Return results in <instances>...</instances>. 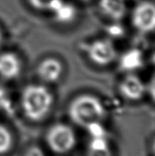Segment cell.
<instances>
[{
  "label": "cell",
  "mask_w": 155,
  "mask_h": 156,
  "mask_svg": "<svg viewBox=\"0 0 155 156\" xmlns=\"http://www.w3.org/2000/svg\"><path fill=\"white\" fill-rule=\"evenodd\" d=\"M54 95L43 84L32 83L23 89L20 105L26 118L32 121H41L54 105Z\"/></svg>",
  "instance_id": "obj_1"
},
{
  "label": "cell",
  "mask_w": 155,
  "mask_h": 156,
  "mask_svg": "<svg viewBox=\"0 0 155 156\" xmlns=\"http://www.w3.org/2000/svg\"><path fill=\"white\" fill-rule=\"evenodd\" d=\"M70 119L80 127L101 122L106 115L103 102L92 94H81L70 102L68 108Z\"/></svg>",
  "instance_id": "obj_2"
},
{
  "label": "cell",
  "mask_w": 155,
  "mask_h": 156,
  "mask_svg": "<svg viewBox=\"0 0 155 156\" xmlns=\"http://www.w3.org/2000/svg\"><path fill=\"white\" fill-rule=\"evenodd\" d=\"M46 143L53 152L65 154L73 150L76 145V135L68 124L58 123L49 128L46 134Z\"/></svg>",
  "instance_id": "obj_3"
},
{
  "label": "cell",
  "mask_w": 155,
  "mask_h": 156,
  "mask_svg": "<svg viewBox=\"0 0 155 156\" xmlns=\"http://www.w3.org/2000/svg\"><path fill=\"white\" fill-rule=\"evenodd\" d=\"M86 52L93 64L102 67L110 65L118 56L114 43L108 38H98L91 42Z\"/></svg>",
  "instance_id": "obj_4"
},
{
  "label": "cell",
  "mask_w": 155,
  "mask_h": 156,
  "mask_svg": "<svg viewBox=\"0 0 155 156\" xmlns=\"http://www.w3.org/2000/svg\"><path fill=\"white\" fill-rule=\"evenodd\" d=\"M133 28L143 34H149L155 28V7L153 2L143 1L138 3L131 14Z\"/></svg>",
  "instance_id": "obj_5"
},
{
  "label": "cell",
  "mask_w": 155,
  "mask_h": 156,
  "mask_svg": "<svg viewBox=\"0 0 155 156\" xmlns=\"http://www.w3.org/2000/svg\"><path fill=\"white\" fill-rule=\"evenodd\" d=\"M118 91L125 99L135 102L144 97L147 86L138 75L129 73L118 83Z\"/></svg>",
  "instance_id": "obj_6"
},
{
  "label": "cell",
  "mask_w": 155,
  "mask_h": 156,
  "mask_svg": "<svg viewBox=\"0 0 155 156\" xmlns=\"http://www.w3.org/2000/svg\"><path fill=\"white\" fill-rule=\"evenodd\" d=\"M36 73L42 82L45 83H55L62 78L63 65L60 60L56 58H45L38 64Z\"/></svg>",
  "instance_id": "obj_7"
},
{
  "label": "cell",
  "mask_w": 155,
  "mask_h": 156,
  "mask_svg": "<svg viewBox=\"0 0 155 156\" xmlns=\"http://www.w3.org/2000/svg\"><path fill=\"white\" fill-rule=\"evenodd\" d=\"M22 62L13 52L0 54V78L5 80L17 79L22 72Z\"/></svg>",
  "instance_id": "obj_8"
},
{
  "label": "cell",
  "mask_w": 155,
  "mask_h": 156,
  "mask_svg": "<svg viewBox=\"0 0 155 156\" xmlns=\"http://www.w3.org/2000/svg\"><path fill=\"white\" fill-rule=\"evenodd\" d=\"M98 7L102 13L113 21H119L127 12L124 0H99Z\"/></svg>",
  "instance_id": "obj_9"
},
{
  "label": "cell",
  "mask_w": 155,
  "mask_h": 156,
  "mask_svg": "<svg viewBox=\"0 0 155 156\" xmlns=\"http://www.w3.org/2000/svg\"><path fill=\"white\" fill-rule=\"evenodd\" d=\"M54 19L61 23H69L73 21L77 15L75 7L71 3H66L63 0H59L49 12Z\"/></svg>",
  "instance_id": "obj_10"
},
{
  "label": "cell",
  "mask_w": 155,
  "mask_h": 156,
  "mask_svg": "<svg viewBox=\"0 0 155 156\" xmlns=\"http://www.w3.org/2000/svg\"><path fill=\"white\" fill-rule=\"evenodd\" d=\"M121 64L127 69H133L140 66L142 64V58L140 52L135 49L130 50L123 57V61H121Z\"/></svg>",
  "instance_id": "obj_11"
},
{
  "label": "cell",
  "mask_w": 155,
  "mask_h": 156,
  "mask_svg": "<svg viewBox=\"0 0 155 156\" xmlns=\"http://www.w3.org/2000/svg\"><path fill=\"white\" fill-rule=\"evenodd\" d=\"M13 145V136L4 125L0 124V154L7 153Z\"/></svg>",
  "instance_id": "obj_12"
},
{
  "label": "cell",
  "mask_w": 155,
  "mask_h": 156,
  "mask_svg": "<svg viewBox=\"0 0 155 156\" xmlns=\"http://www.w3.org/2000/svg\"><path fill=\"white\" fill-rule=\"evenodd\" d=\"M30 6L41 12H50L55 3L59 0H27Z\"/></svg>",
  "instance_id": "obj_13"
},
{
  "label": "cell",
  "mask_w": 155,
  "mask_h": 156,
  "mask_svg": "<svg viewBox=\"0 0 155 156\" xmlns=\"http://www.w3.org/2000/svg\"><path fill=\"white\" fill-rule=\"evenodd\" d=\"M85 129L88 130L91 138L106 137V131L104 126L101 124V122H97V123L89 124Z\"/></svg>",
  "instance_id": "obj_14"
},
{
  "label": "cell",
  "mask_w": 155,
  "mask_h": 156,
  "mask_svg": "<svg viewBox=\"0 0 155 156\" xmlns=\"http://www.w3.org/2000/svg\"><path fill=\"white\" fill-rule=\"evenodd\" d=\"M108 148V142L106 137L91 138L89 144V150H105Z\"/></svg>",
  "instance_id": "obj_15"
},
{
  "label": "cell",
  "mask_w": 155,
  "mask_h": 156,
  "mask_svg": "<svg viewBox=\"0 0 155 156\" xmlns=\"http://www.w3.org/2000/svg\"><path fill=\"white\" fill-rule=\"evenodd\" d=\"M87 156H112V154L109 148L105 150H89Z\"/></svg>",
  "instance_id": "obj_16"
},
{
  "label": "cell",
  "mask_w": 155,
  "mask_h": 156,
  "mask_svg": "<svg viewBox=\"0 0 155 156\" xmlns=\"http://www.w3.org/2000/svg\"><path fill=\"white\" fill-rule=\"evenodd\" d=\"M24 156H45L44 151L37 146H32L26 151Z\"/></svg>",
  "instance_id": "obj_17"
},
{
  "label": "cell",
  "mask_w": 155,
  "mask_h": 156,
  "mask_svg": "<svg viewBox=\"0 0 155 156\" xmlns=\"http://www.w3.org/2000/svg\"><path fill=\"white\" fill-rule=\"evenodd\" d=\"M3 90L0 89V105H2V102H3Z\"/></svg>",
  "instance_id": "obj_18"
},
{
  "label": "cell",
  "mask_w": 155,
  "mask_h": 156,
  "mask_svg": "<svg viewBox=\"0 0 155 156\" xmlns=\"http://www.w3.org/2000/svg\"><path fill=\"white\" fill-rule=\"evenodd\" d=\"M3 34H2V32H1V30H0V46H1V44H2V43H3Z\"/></svg>",
  "instance_id": "obj_19"
},
{
  "label": "cell",
  "mask_w": 155,
  "mask_h": 156,
  "mask_svg": "<svg viewBox=\"0 0 155 156\" xmlns=\"http://www.w3.org/2000/svg\"><path fill=\"white\" fill-rule=\"evenodd\" d=\"M81 1H83V2H87V1H89V0H81Z\"/></svg>",
  "instance_id": "obj_20"
}]
</instances>
